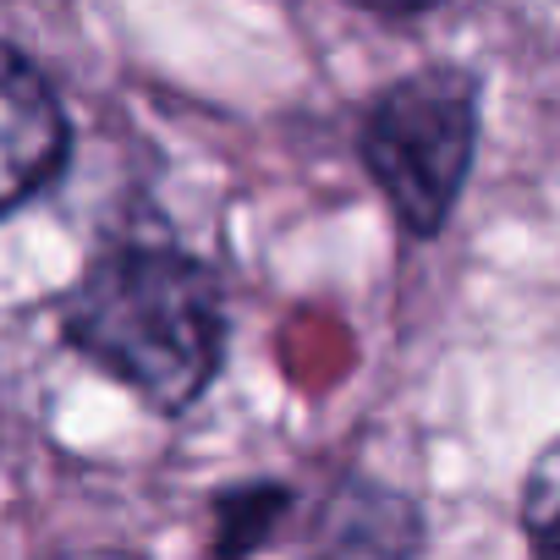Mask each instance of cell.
<instances>
[{
  "label": "cell",
  "mask_w": 560,
  "mask_h": 560,
  "mask_svg": "<svg viewBox=\"0 0 560 560\" xmlns=\"http://www.w3.org/2000/svg\"><path fill=\"white\" fill-rule=\"evenodd\" d=\"M412 538H418V516L401 494L347 489L330 516L325 560H401L412 549Z\"/></svg>",
  "instance_id": "277c9868"
},
{
  "label": "cell",
  "mask_w": 560,
  "mask_h": 560,
  "mask_svg": "<svg viewBox=\"0 0 560 560\" xmlns=\"http://www.w3.org/2000/svg\"><path fill=\"white\" fill-rule=\"evenodd\" d=\"M67 149L72 121L56 89L23 50L0 45V214H12L39 187H50L67 165Z\"/></svg>",
  "instance_id": "3957f363"
},
{
  "label": "cell",
  "mask_w": 560,
  "mask_h": 560,
  "mask_svg": "<svg viewBox=\"0 0 560 560\" xmlns=\"http://www.w3.org/2000/svg\"><path fill=\"white\" fill-rule=\"evenodd\" d=\"M67 347L160 412H187L225 352V298L203 258L160 242L100 253L61 308Z\"/></svg>",
  "instance_id": "6da1fadb"
},
{
  "label": "cell",
  "mask_w": 560,
  "mask_h": 560,
  "mask_svg": "<svg viewBox=\"0 0 560 560\" xmlns=\"http://www.w3.org/2000/svg\"><path fill=\"white\" fill-rule=\"evenodd\" d=\"M358 12H374V18H423V12H440L445 0H347Z\"/></svg>",
  "instance_id": "8992f818"
},
{
  "label": "cell",
  "mask_w": 560,
  "mask_h": 560,
  "mask_svg": "<svg viewBox=\"0 0 560 560\" xmlns=\"http://www.w3.org/2000/svg\"><path fill=\"white\" fill-rule=\"evenodd\" d=\"M483 83L467 67H418L390 83L363 116V165L412 236L445 231L478 160Z\"/></svg>",
  "instance_id": "7a4b0ae2"
},
{
  "label": "cell",
  "mask_w": 560,
  "mask_h": 560,
  "mask_svg": "<svg viewBox=\"0 0 560 560\" xmlns=\"http://www.w3.org/2000/svg\"><path fill=\"white\" fill-rule=\"evenodd\" d=\"M292 494L280 489V483H253V489H236L220 500V555L236 560L247 549H258L269 538V527L287 516Z\"/></svg>",
  "instance_id": "5b68a950"
}]
</instances>
